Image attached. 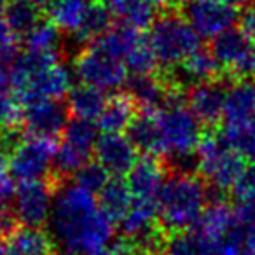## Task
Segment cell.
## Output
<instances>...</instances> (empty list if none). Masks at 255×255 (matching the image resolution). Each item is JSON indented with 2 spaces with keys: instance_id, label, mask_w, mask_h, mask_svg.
I'll list each match as a JSON object with an SVG mask.
<instances>
[{
  "instance_id": "cell-1",
  "label": "cell",
  "mask_w": 255,
  "mask_h": 255,
  "mask_svg": "<svg viewBox=\"0 0 255 255\" xmlns=\"http://www.w3.org/2000/svg\"><path fill=\"white\" fill-rule=\"evenodd\" d=\"M114 220L102 210L93 192L77 184L58 185L47 234L58 255H89L109 247Z\"/></svg>"
},
{
  "instance_id": "cell-2",
  "label": "cell",
  "mask_w": 255,
  "mask_h": 255,
  "mask_svg": "<svg viewBox=\"0 0 255 255\" xmlns=\"http://www.w3.org/2000/svg\"><path fill=\"white\" fill-rule=\"evenodd\" d=\"M157 205L161 226L171 233L189 231L198 224L208 205V187L201 177L178 171L166 178L157 196Z\"/></svg>"
},
{
  "instance_id": "cell-3",
  "label": "cell",
  "mask_w": 255,
  "mask_h": 255,
  "mask_svg": "<svg viewBox=\"0 0 255 255\" xmlns=\"http://www.w3.org/2000/svg\"><path fill=\"white\" fill-rule=\"evenodd\" d=\"M157 119H159L161 133H163L164 156L170 157L171 163L175 161L180 171H187L192 164L198 168V164L189 163V161H198L196 150L203 138L201 123L192 114L187 103L166 107L161 112H157Z\"/></svg>"
},
{
  "instance_id": "cell-4",
  "label": "cell",
  "mask_w": 255,
  "mask_h": 255,
  "mask_svg": "<svg viewBox=\"0 0 255 255\" xmlns=\"http://www.w3.org/2000/svg\"><path fill=\"white\" fill-rule=\"evenodd\" d=\"M149 42L157 58V63L163 65L168 72L177 68L191 54L201 49V37L189 25L187 19L177 12H166L152 23Z\"/></svg>"
},
{
  "instance_id": "cell-5",
  "label": "cell",
  "mask_w": 255,
  "mask_h": 255,
  "mask_svg": "<svg viewBox=\"0 0 255 255\" xmlns=\"http://www.w3.org/2000/svg\"><path fill=\"white\" fill-rule=\"evenodd\" d=\"M198 170L208 187L227 192L243 173L247 161L226 142L220 131H208L203 135L196 150Z\"/></svg>"
},
{
  "instance_id": "cell-6",
  "label": "cell",
  "mask_w": 255,
  "mask_h": 255,
  "mask_svg": "<svg viewBox=\"0 0 255 255\" xmlns=\"http://www.w3.org/2000/svg\"><path fill=\"white\" fill-rule=\"evenodd\" d=\"M58 143L47 136L26 135L7 154L9 173L19 184L37 180H49Z\"/></svg>"
},
{
  "instance_id": "cell-7",
  "label": "cell",
  "mask_w": 255,
  "mask_h": 255,
  "mask_svg": "<svg viewBox=\"0 0 255 255\" xmlns=\"http://www.w3.org/2000/svg\"><path fill=\"white\" fill-rule=\"evenodd\" d=\"M74 72L81 84L93 86L102 91L121 88L128 77L124 61L107 53L96 42L88 44V47L77 54L74 61Z\"/></svg>"
},
{
  "instance_id": "cell-8",
  "label": "cell",
  "mask_w": 255,
  "mask_h": 255,
  "mask_svg": "<svg viewBox=\"0 0 255 255\" xmlns=\"http://www.w3.org/2000/svg\"><path fill=\"white\" fill-rule=\"evenodd\" d=\"M117 224L126 243L135 248L136 254L142 255L157 250L161 229L157 199L133 198L131 206Z\"/></svg>"
},
{
  "instance_id": "cell-9",
  "label": "cell",
  "mask_w": 255,
  "mask_h": 255,
  "mask_svg": "<svg viewBox=\"0 0 255 255\" xmlns=\"http://www.w3.org/2000/svg\"><path fill=\"white\" fill-rule=\"evenodd\" d=\"M254 40L241 28H229L217 35L210 51L219 60L231 82L254 75Z\"/></svg>"
},
{
  "instance_id": "cell-10",
  "label": "cell",
  "mask_w": 255,
  "mask_h": 255,
  "mask_svg": "<svg viewBox=\"0 0 255 255\" xmlns=\"http://www.w3.org/2000/svg\"><path fill=\"white\" fill-rule=\"evenodd\" d=\"M58 180H37L19 184L14 192V215L23 227H40L49 220Z\"/></svg>"
},
{
  "instance_id": "cell-11",
  "label": "cell",
  "mask_w": 255,
  "mask_h": 255,
  "mask_svg": "<svg viewBox=\"0 0 255 255\" xmlns=\"http://www.w3.org/2000/svg\"><path fill=\"white\" fill-rule=\"evenodd\" d=\"M182 14L201 39H215L238 21L236 7L222 0H187Z\"/></svg>"
},
{
  "instance_id": "cell-12",
  "label": "cell",
  "mask_w": 255,
  "mask_h": 255,
  "mask_svg": "<svg viewBox=\"0 0 255 255\" xmlns=\"http://www.w3.org/2000/svg\"><path fill=\"white\" fill-rule=\"evenodd\" d=\"M68 121L70 112L61 100H39L25 105L23 126L28 135L54 138L65 131Z\"/></svg>"
},
{
  "instance_id": "cell-13",
  "label": "cell",
  "mask_w": 255,
  "mask_h": 255,
  "mask_svg": "<svg viewBox=\"0 0 255 255\" xmlns=\"http://www.w3.org/2000/svg\"><path fill=\"white\" fill-rule=\"evenodd\" d=\"M229 81L199 82L185 91V103L198 121L208 128H215L224 117V103Z\"/></svg>"
},
{
  "instance_id": "cell-14",
  "label": "cell",
  "mask_w": 255,
  "mask_h": 255,
  "mask_svg": "<svg viewBox=\"0 0 255 255\" xmlns=\"http://www.w3.org/2000/svg\"><path fill=\"white\" fill-rule=\"evenodd\" d=\"M95 156L110 175L123 177L138 161V150L123 133H103L96 142Z\"/></svg>"
},
{
  "instance_id": "cell-15",
  "label": "cell",
  "mask_w": 255,
  "mask_h": 255,
  "mask_svg": "<svg viewBox=\"0 0 255 255\" xmlns=\"http://www.w3.org/2000/svg\"><path fill=\"white\" fill-rule=\"evenodd\" d=\"M224 126L255 124V79L233 81L224 103Z\"/></svg>"
},
{
  "instance_id": "cell-16",
  "label": "cell",
  "mask_w": 255,
  "mask_h": 255,
  "mask_svg": "<svg viewBox=\"0 0 255 255\" xmlns=\"http://www.w3.org/2000/svg\"><path fill=\"white\" fill-rule=\"evenodd\" d=\"M72 89V77L67 67L58 61L53 67L39 74L21 93L19 98L25 103L39 102V100H63Z\"/></svg>"
},
{
  "instance_id": "cell-17",
  "label": "cell",
  "mask_w": 255,
  "mask_h": 255,
  "mask_svg": "<svg viewBox=\"0 0 255 255\" xmlns=\"http://www.w3.org/2000/svg\"><path fill=\"white\" fill-rule=\"evenodd\" d=\"M128 185L133 198L157 199L164 182H166V166L154 156H143L135 163L128 173Z\"/></svg>"
},
{
  "instance_id": "cell-18",
  "label": "cell",
  "mask_w": 255,
  "mask_h": 255,
  "mask_svg": "<svg viewBox=\"0 0 255 255\" xmlns=\"http://www.w3.org/2000/svg\"><path fill=\"white\" fill-rule=\"evenodd\" d=\"M128 138L131 140L136 150L143 152V156H164V142L157 112L140 110V114H136L133 123L128 128Z\"/></svg>"
},
{
  "instance_id": "cell-19",
  "label": "cell",
  "mask_w": 255,
  "mask_h": 255,
  "mask_svg": "<svg viewBox=\"0 0 255 255\" xmlns=\"http://www.w3.org/2000/svg\"><path fill=\"white\" fill-rule=\"evenodd\" d=\"M136 103L126 93H119L107 100V105L100 117L96 119V126L103 133H123L128 131L129 124L136 117Z\"/></svg>"
},
{
  "instance_id": "cell-20",
  "label": "cell",
  "mask_w": 255,
  "mask_h": 255,
  "mask_svg": "<svg viewBox=\"0 0 255 255\" xmlns=\"http://www.w3.org/2000/svg\"><path fill=\"white\" fill-rule=\"evenodd\" d=\"M234 224H236L234 210L229 208L226 199H219V201H208L205 212L201 213L198 224L192 229L199 231L213 243H219L233 229Z\"/></svg>"
},
{
  "instance_id": "cell-21",
  "label": "cell",
  "mask_w": 255,
  "mask_h": 255,
  "mask_svg": "<svg viewBox=\"0 0 255 255\" xmlns=\"http://www.w3.org/2000/svg\"><path fill=\"white\" fill-rule=\"evenodd\" d=\"M105 91L98 88H93L88 84H79L70 89L68 93V112L72 117L86 121H95L100 117L107 105Z\"/></svg>"
},
{
  "instance_id": "cell-22",
  "label": "cell",
  "mask_w": 255,
  "mask_h": 255,
  "mask_svg": "<svg viewBox=\"0 0 255 255\" xmlns=\"http://www.w3.org/2000/svg\"><path fill=\"white\" fill-rule=\"evenodd\" d=\"M107 4L119 25L145 30L156 21V11L149 0H107Z\"/></svg>"
},
{
  "instance_id": "cell-23",
  "label": "cell",
  "mask_w": 255,
  "mask_h": 255,
  "mask_svg": "<svg viewBox=\"0 0 255 255\" xmlns=\"http://www.w3.org/2000/svg\"><path fill=\"white\" fill-rule=\"evenodd\" d=\"M98 203L103 212L117 224L133 203V194L128 182L121 177H110L105 187L98 192Z\"/></svg>"
},
{
  "instance_id": "cell-24",
  "label": "cell",
  "mask_w": 255,
  "mask_h": 255,
  "mask_svg": "<svg viewBox=\"0 0 255 255\" xmlns=\"http://www.w3.org/2000/svg\"><path fill=\"white\" fill-rule=\"evenodd\" d=\"M89 2L91 0H51L47 5L49 19L61 32L75 35L84 21Z\"/></svg>"
},
{
  "instance_id": "cell-25",
  "label": "cell",
  "mask_w": 255,
  "mask_h": 255,
  "mask_svg": "<svg viewBox=\"0 0 255 255\" xmlns=\"http://www.w3.org/2000/svg\"><path fill=\"white\" fill-rule=\"evenodd\" d=\"M112 19L114 16L110 12L107 0H91L88 11H86L84 21H82L81 28L74 37L79 42H95V40H98L100 37L109 32Z\"/></svg>"
},
{
  "instance_id": "cell-26",
  "label": "cell",
  "mask_w": 255,
  "mask_h": 255,
  "mask_svg": "<svg viewBox=\"0 0 255 255\" xmlns=\"http://www.w3.org/2000/svg\"><path fill=\"white\" fill-rule=\"evenodd\" d=\"M215 247L212 240L203 236L199 231L189 229L173 233L163 247L164 255H215Z\"/></svg>"
},
{
  "instance_id": "cell-27",
  "label": "cell",
  "mask_w": 255,
  "mask_h": 255,
  "mask_svg": "<svg viewBox=\"0 0 255 255\" xmlns=\"http://www.w3.org/2000/svg\"><path fill=\"white\" fill-rule=\"evenodd\" d=\"M53 241L40 227L14 229L9 240V255H49Z\"/></svg>"
},
{
  "instance_id": "cell-28",
  "label": "cell",
  "mask_w": 255,
  "mask_h": 255,
  "mask_svg": "<svg viewBox=\"0 0 255 255\" xmlns=\"http://www.w3.org/2000/svg\"><path fill=\"white\" fill-rule=\"evenodd\" d=\"M143 39H145V35L142 33V30H136L133 26L126 25H117L95 42L100 47H103L107 53L114 54L116 58L124 61Z\"/></svg>"
},
{
  "instance_id": "cell-29",
  "label": "cell",
  "mask_w": 255,
  "mask_h": 255,
  "mask_svg": "<svg viewBox=\"0 0 255 255\" xmlns=\"http://www.w3.org/2000/svg\"><path fill=\"white\" fill-rule=\"evenodd\" d=\"M2 16L21 39H25L42 19L40 7L33 5L28 0H11L2 11Z\"/></svg>"
},
{
  "instance_id": "cell-30",
  "label": "cell",
  "mask_w": 255,
  "mask_h": 255,
  "mask_svg": "<svg viewBox=\"0 0 255 255\" xmlns=\"http://www.w3.org/2000/svg\"><path fill=\"white\" fill-rule=\"evenodd\" d=\"M28 51L60 56L61 47V30L51 19H40V23L25 37Z\"/></svg>"
},
{
  "instance_id": "cell-31",
  "label": "cell",
  "mask_w": 255,
  "mask_h": 255,
  "mask_svg": "<svg viewBox=\"0 0 255 255\" xmlns=\"http://www.w3.org/2000/svg\"><path fill=\"white\" fill-rule=\"evenodd\" d=\"M98 126L93 121L86 119H77L72 117L68 121L67 128L63 131V140L72 145H75L77 149L84 150L88 154L95 152L96 142H98Z\"/></svg>"
},
{
  "instance_id": "cell-32",
  "label": "cell",
  "mask_w": 255,
  "mask_h": 255,
  "mask_svg": "<svg viewBox=\"0 0 255 255\" xmlns=\"http://www.w3.org/2000/svg\"><path fill=\"white\" fill-rule=\"evenodd\" d=\"M220 133L245 161L255 163V124L224 126Z\"/></svg>"
},
{
  "instance_id": "cell-33",
  "label": "cell",
  "mask_w": 255,
  "mask_h": 255,
  "mask_svg": "<svg viewBox=\"0 0 255 255\" xmlns=\"http://www.w3.org/2000/svg\"><path fill=\"white\" fill-rule=\"evenodd\" d=\"M25 103L12 89L0 93V131H14L23 124Z\"/></svg>"
},
{
  "instance_id": "cell-34",
  "label": "cell",
  "mask_w": 255,
  "mask_h": 255,
  "mask_svg": "<svg viewBox=\"0 0 255 255\" xmlns=\"http://www.w3.org/2000/svg\"><path fill=\"white\" fill-rule=\"evenodd\" d=\"M109 180H110V173L98 161H89V163H86L75 173V184L81 185L86 191L93 192V194H98Z\"/></svg>"
},
{
  "instance_id": "cell-35",
  "label": "cell",
  "mask_w": 255,
  "mask_h": 255,
  "mask_svg": "<svg viewBox=\"0 0 255 255\" xmlns=\"http://www.w3.org/2000/svg\"><path fill=\"white\" fill-rule=\"evenodd\" d=\"M19 42H21V37L14 32V28L0 12V54H4L7 60L12 61L18 56Z\"/></svg>"
},
{
  "instance_id": "cell-36",
  "label": "cell",
  "mask_w": 255,
  "mask_h": 255,
  "mask_svg": "<svg viewBox=\"0 0 255 255\" xmlns=\"http://www.w3.org/2000/svg\"><path fill=\"white\" fill-rule=\"evenodd\" d=\"M233 194L238 201H255V163L245 166L243 173L234 184Z\"/></svg>"
},
{
  "instance_id": "cell-37",
  "label": "cell",
  "mask_w": 255,
  "mask_h": 255,
  "mask_svg": "<svg viewBox=\"0 0 255 255\" xmlns=\"http://www.w3.org/2000/svg\"><path fill=\"white\" fill-rule=\"evenodd\" d=\"M14 198H2L0 196V233H12L14 226L18 224L14 215Z\"/></svg>"
},
{
  "instance_id": "cell-38",
  "label": "cell",
  "mask_w": 255,
  "mask_h": 255,
  "mask_svg": "<svg viewBox=\"0 0 255 255\" xmlns=\"http://www.w3.org/2000/svg\"><path fill=\"white\" fill-rule=\"evenodd\" d=\"M234 219L238 226L255 227V201H238L234 208Z\"/></svg>"
},
{
  "instance_id": "cell-39",
  "label": "cell",
  "mask_w": 255,
  "mask_h": 255,
  "mask_svg": "<svg viewBox=\"0 0 255 255\" xmlns=\"http://www.w3.org/2000/svg\"><path fill=\"white\" fill-rule=\"evenodd\" d=\"M14 178L9 173L7 159L0 154V196L2 198H14Z\"/></svg>"
},
{
  "instance_id": "cell-40",
  "label": "cell",
  "mask_w": 255,
  "mask_h": 255,
  "mask_svg": "<svg viewBox=\"0 0 255 255\" xmlns=\"http://www.w3.org/2000/svg\"><path fill=\"white\" fill-rule=\"evenodd\" d=\"M240 28L243 30L252 40H255V2L247 5L243 14L240 16Z\"/></svg>"
},
{
  "instance_id": "cell-41",
  "label": "cell",
  "mask_w": 255,
  "mask_h": 255,
  "mask_svg": "<svg viewBox=\"0 0 255 255\" xmlns=\"http://www.w3.org/2000/svg\"><path fill=\"white\" fill-rule=\"evenodd\" d=\"M11 88V60L0 54V93Z\"/></svg>"
},
{
  "instance_id": "cell-42",
  "label": "cell",
  "mask_w": 255,
  "mask_h": 255,
  "mask_svg": "<svg viewBox=\"0 0 255 255\" xmlns=\"http://www.w3.org/2000/svg\"><path fill=\"white\" fill-rule=\"evenodd\" d=\"M89 255H138L136 250L133 247H129L128 243H121V245H112V247H107L100 252Z\"/></svg>"
},
{
  "instance_id": "cell-43",
  "label": "cell",
  "mask_w": 255,
  "mask_h": 255,
  "mask_svg": "<svg viewBox=\"0 0 255 255\" xmlns=\"http://www.w3.org/2000/svg\"><path fill=\"white\" fill-rule=\"evenodd\" d=\"M154 7H182V0H149Z\"/></svg>"
},
{
  "instance_id": "cell-44",
  "label": "cell",
  "mask_w": 255,
  "mask_h": 255,
  "mask_svg": "<svg viewBox=\"0 0 255 255\" xmlns=\"http://www.w3.org/2000/svg\"><path fill=\"white\" fill-rule=\"evenodd\" d=\"M0 255H9V241L0 233Z\"/></svg>"
},
{
  "instance_id": "cell-45",
  "label": "cell",
  "mask_w": 255,
  "mask_h": 255,
  "mask_svg": "<svg viewBox=\"0 0 255 255\" xmlns=\"http://www.w3.org/2000/svg\"><path fill=\"white\" fill-rule=\"evenodd\" d=\"M222 2H226V4L233 5V7H238V5H250L252 2H255V0H222Z\"/></svg>"
},
{
  "instance_id": "cell-46",
  "label": "cell",
  "mask_w": 255,
  "mask_h": 255,
  "mask_svg": "<svg viewBox=\"0 0 255 255\" xmlns=\"http://www.w3.org/2000/svg\"><path fill=\"white\" fill-rule=\"evenodd\" d=\"M28 2H32V4L37 5V7H47L51 0H28Z\"/></svg>"
},
{
  "instance_id": "cell-47",
  "label": "cell",
  "mask_w": 255,
  "mask_h": 255,
  "mask_svg": "<svg viewBox=\"0 0 255 255\" xmlns=\"http://www.w3.org/2000/svg\"><path fill=\"white\" fill-rule=\"evenodd\" d=\"M9 2H11V0H0V12L4 11V7L9 4Z\"/></svg>"
},
{
  "instance_id": "cell-48",
  "label": "cell",
  "mask_w": 255,
  "mask_h": 255,
  "mask_svg": "<svg viewBox=\"0 0 255 255\" xmlns=\"http://www.w3.org/2000/svg\"><path fill=\"white\" fill-rule=\"evenodd\" d=\"M254 75H255V46H254Z\"/></svg>"
},
{
  "instance_id": "cell-49",
  "label": "cell",
  "mask_w": 255,
  "mask_h": 255,
  "mask_svg": "<svg viewBox=\"0 0 255 255\" xmlns=\"http://www.w3.org/2000/svg\"><path fill=\"white\" fill-rule=\"evenodd\" d=\"M185 2H187V0H182V5H184V4H185Z\"/></svg>"
}]
</instances>
